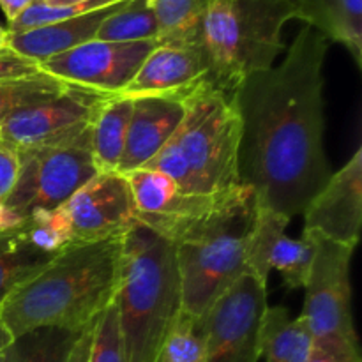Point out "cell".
<instances>
[{
	"label": "cell",
	"instance_id": "6da1fadb",
	"mask_svg": "<svg viewBox=\"0 0 362 362\" xmlns=\"http://www.w3.org/2000/svg\"><path fill=\"white\" fill-rule=\"evenodd\" d=\"M329 41L304 25L278 67L240 83L239 182L257 205L292 219L331 177L324 148V60Z\"/></svg>",
	"mask_w": 362,
	"mask_h": 362
},
{
	"label": "cell",
	"instance_id": "7a4b0ae2",
	"mask_svg": "<svg viewBox=\"0 0 362 362\" xmlns=\"http://www.w3.org/2000/svg\"><path fill=\"white\" fill-rule=\"evenodd\" d=\"M257 198L240 184L218 197L179 198L170 214L141 216L138 223L175 246L182 313L202 318L246 271V243Z\"/></svg>",
	"mask_w": 362,
	"mask_h": 362
},
{
	"label": "cell",
	"instance_id": "3957f363",
	"mask_svg": "<svg viewBox=\"0 0 362 362\" xmlns=\"http://www.w3.org/2000/svg\"><path fill=\"white\" fill-rule=\"evenodd\" d=\"M122 237L71 244L0 304L11 336L35 327L85 329L113 303Z\"/></svg>",
	"mask_w": 362,
	"mask_h": 362
},
{
	"label": "cell",
	"instance_id": "277c9868",
	"mask_svg": "<svg viewBox=\"0 0 362 362\" xmlns=\"http://www.w3.org/2000/svg\"><path fill=\"white\" fill-rule=\"evenodd\" d=\"M113 306L126 362H158L182 311L175 246L136 223L122 237Z\"/></svg>",
	"mask_w": 362,
	"mask_h": 362
},
{
	"label": "cell",
	"instance_id": "5b68a950",
	"mask_svg": "<svg viewBox=\"0 0 362 362\" xmlns=\"http://www.w3.org/2000/svg\"><path fill=\"white\" fill-rule=\"evenodd\" d=\"M240 117L233 98L211 80L184 99V117L141 168L166 173L184 197H218L240 186Z\"/></svg>",
	"mask_w": 362,
	"mask_h": 362
},
{
	"label": "cell",
	"instance_id": "8992f818",
	"mask_svg": "<svg viewBox=\"0 0 362 362\" xmlns=\"http://www.w3.org/2000/svg\"><path fill=\"white\" fill-rule=\"evenodd\" d=\"M292 18L290 0H211L202 32L211 83L233 95L247 76L271 69Z\"/></svg>",
	"mask_w": 362,
	"mask_h": 362
},
{
	"label": "cell",
	"instance_id": "52a82bcc",
	"mask_svg": "<svg viewBox=\"0 0 362 362\" xmlns=\"http://www.w3.org/2000/svg\"><path fill=\"white\" fill-rule=\"evenodd\" d=\"M90 127L64 144L18 152L16 184L6 202L7 212L18 225L34 212L64 205L98 175L92 159Z\"/></svg>",
	"mask_w": 362,
	"mask_h": 362
},
{
	"label": "cell",
	"instance_id": "ba28073f",
	"mask_svg": "<svg viewBox=\"0 0 362 362\" xmlns=\"http://www.w3.org/2000/svg\"><path fill=\"white\" fill-rule=\"evenodd\" d=\"M267 285L244 274L202 317L204 362H258Z\"/></svg>",
	"mask_w": 362,
	"mask_h": 362
},
{
	"label": "cell",
	"instance_id": "9c48e42d",
	"mask_svg": "<svg viewBox=\"0 0 362 362\" xmlns=\"http://www.w3.org/2000/svg\"><path fill=\"white\" fill-rule=\"evenodd\" d=\"M311 233L315 237V258L304 283L306 297L299 318L310 329L313 339L339 338L359 343L350 311V260L354 247Z\"/></svg>",
	"mask_w": 362,
	"mask_h": 362
},
{
	"label": "cell",
	"instance_id": "30bf717a",
	"mask_svg": "<svg viewBox=\"0 0 362 362\" xmlns=\"http://www.w3.org/2000/svg\"><path fill=\"white\" fill-rule=\"evenodd\" d=\"M110 94L69 85L49 101L28 106L0 124V141L16 152L49 147L80 136L92 126Z\"/></svg>",
	"mask_w": 362,
	"mask_h": 362
},
{
	"label": "cell",
	"instance_id": "8fae6325",
	"mask_svg": "<svg viewBox=\"0 0 362 362\" xmlns=\"http://www.w3.org/2000/svg\"><path fill=\"white\" fill-rule=\"evenodd\" d=\"M156 41H88L41 64L42 73L67 85L119 95L127 87Z\"/></svg>",
	"mask_w": 362,
	"mask_h": 362
},
{
	"label": "cell",
	"instance_id": "7c38bea8",
	"mask_svg": "<svg viewBox=\"0 0 362 362\" xmlns=\"http://www.w3.org/2000/svg\"><path fill=\"white\" fill-rule=\"evenodd\" d=\"M60 209L73 244L119 239L138 223L129 186L120 173H98Z\"/></svg>",
	"mask_w": 362,
	"mask_h": 362
},
{
	"label": "cell",
	"instance_id": "4fadbf2b",
	"mask_svg": "<svg viewBox=\"0 0 362 362\" xmlns=\"http://www.w3.org/2000/svg\"><path fill=\"white\" fill-rule=\"evenodd\" d=\"M290 218L257 205L253 226L246 243V271L267 285L269 274L278 271L290 290L304 288L315 258V237L304 230L300 239L286 235Z\"/></svg>",
	"mask_w": 362,
	"mask_h": 362
},
{
	"label": "cell",
	"instance_id": "5bb4252c",
	"mask_svg": "<svg viewBox=\"0 0 362 362\" xmlns=\"http://www.w3.org/2000/svg\"><path fill=\"white\" fill-rule=\"evenodd\" d=\"M303 214L304 230L356 250L362 223V148L331 173Z\"/></svg>",
	"mask_w": 362,
	"mask_h": 362
},
{
	"label": "cell",
	"instance_id": "9a60e30c",
	"mask_svg": "<svg viewBox=\"0 0 362 362\" xmlns=\"http://www.w3.org/2000/svg\"><path fill=\"white\" fill-rule=\"evenodd\" d=\"M205 81H209V62L202 46L156 45L119 95L184 101Z\"/></svg>",
	"mask_w": 362,
	"mask_h": 362
},
{
	"label": "cell",
	"instance_id": "2e32d148",
	"mask_svg": "<svg viewBox=\"0 0 362 362\" xmlns=\"http://www.w3.org/2000/svg\"><path fill=\"white\" fill-rule=\"evenodd\" d=\"M184 117V101L173 98L133 99L126 147L117 173L126 175L147 165L172 138Z\"/></svg>",
	"mask_w": 362,
	"mask_h": 362
},
{
	"label": "cell",
	"instance_id": "e0dca14e",
	"mask_svg": "<svg viewBox=\"0 0 362 362\" xmlns=\"http://www.w3.org/2000/svg\"><path fill=\"white\" fill-rule=\"evenodd\" d=\"M124 2L126 0L90 11L81 16L71 18V20L57 21V23L45 25V27L20 32V34H9L7 46L20 55L35 60L41 66L45 60L52 59L59 53L69 52L83 42L94 41L103 21L117 9H120Z\"/></svg>",
	"mask_w": 362,
	"mask_h": 362
},
{
	"label": "cell",
	"instance_id": "ac0fdd59",
	"mask_svg": "<svg viewBox=\"0 0 362 362\" xmlns=\"http://www.w3.org/2000/svg\"><path fill=\"white\" fill-rule=\"evenodd\" d=\"M296 20L349 49L362 66V0H290Z\"/></svg>",
	"mask_w": 362,
	"mask_h": 362
},
{
	"label": "cell",
	"instance_id": "d6986e66",
	"mask_svg": "<svg viewBox=\"0 0 362 362\" xmlns=\"http://www.w3.org/2000/svg\"><path fill=\"white\" fill-rule=\"evenodd\" d=\"M133 99L112 95L99 108L90 127L92 159L98 173H117L126 147Z\"/></svg>",
	"mask_w": 362,
	"mask_h": 362
},
{
	"label": "cell",
	"instance_id": "ffe728a7",
	"mask_svg": "<svg viewBox=\"0 0 362 362\" xmlns=\"http://www.w3.org/2000/svg\"><path fill=\"white\" fill-rule=\"evenodd\" d=\"M313 336L299 317L283 306L267 308L262 322L260 357L265 362H308Z\"/></svg>",
	"mask_w": 362,
	"mask_h": 362
},
{
	"label": "cell",
	"instance_id": "44dd1931",
	"mask_svg": "<svg viewBox=\"0 0 362 362\" xmlns=\"http://www.w3.org/2000/svg\"><path fill=\"white\" fill-rule=\"evenodd\" d=\"M158 21V45L202 46L211 0H148Z\"/></svg>",
	"mask_w": 362,
	"mask_h": 362
},
{
	"label": "cell",
	"instance_id": "7402d4cb",
	"mask_svg": "<svg viewBox=\"0 0 362 362\" xmlns=\"http://www.w3.org/2000/svg\"><path fill=\"white\" fill-rule=\"evenodd\" d=\"M85 329H30L11 339L4 359L6 362H67Z\"/></svg>",
	"mask_w": 362,
	"mask_h": 362
},
{
	"label": "cell",
	"instance_id": "603a6c76",
	"mask_svg": "<svg viewBox=\"0 0 362 362\" xmlns=\"http://www.w3.org/2000/svg\"><path fill=\"white\" fill-rule=\"evenodd\" d=\"M53 257L55 255L37 250L25 237L20 225L0 232V304L18 285L45 267Z\"/></svg>",
	"mask_w": 362,
	"mask_h": 362
},
{
	"label": "cell",
	"instance_id": "cb8c5ba5",
	"mask_svg": "<svg viewBox=\"0 0 362 362\" xmlns=\"http://www.w3.org/2000/svg\"><path fill=\"white\" fill-rule=\"evenodd\" d=\"M98 41L136 42L158 39V21L148 0H126L110 14L95 34Z\"/></svg>",
	"mask_w": 362,
	"mask_h": 362
},
{
	"label": "cell",
	"instance_id": "d4e9b609",
	"mask_svg": "<svg viewBox=\"0 0 362 362\" xmlns=\"http://www.w3.org/2000/svg\"><path fill=\"white\" fill-rule=\"evenodd\" d=\"M136 216L165 214L179 197V187L166 173L151 168H138L126 173Z\"/></svg>",
	"mask_w": 362,
	"mask_h": 362
},
{
	"label": "cell",
	"instance_id": "484cf974",
	"mask_svg": "<svg viewBox=\"0 0 362 362\" xmlns=\"http://www.w3.org/2000/svg\"><path fill=\"white\" fill-rule=\"evenodd\" d=\"M67 87L69 85L42 71L34 76L0 81V124L20 110L57 98Z\"/></svg>",
	"mask_w": 362,
	"mask_h": 362
},
{
	"label": "cell",
	"instance_id": "4316f807",
	"mask_svg": "<svg viewBox=\"0 0 362 362\" xmlns=\"http://www.w3.org/2000/svg\"><path fill=\"white\" fill-rule=\"evenodd\" d=\"M117 2H122V0H87V2L78 4H53L35 0L13 23H7V30H9V34H20V32L45 27V25L57 23V21L71 20V18L81 16V14H87L90 11L101 9V7L112 6Z\"/></svg>",
	"mask_w": 362,
	"mask_h": 362
},
{
	"label": "cell",
	"instance_id": "83f0119b",
	"mask_svg": "<svg viewBox=\"0 0 362 362\" xmlns=\"http://www.w3.org/2000/svg\"><path fill=\"white\" fill-rule=\"evenodd\" d=\"M20 228L25 237L45 253L57 255L73 244L69 225L60 207L34 212L20 223Z\"/></svg>",
	"mask_w": 362,
	"mask_h": 362
},
{
	"label": "cell",
	"instance_id": "f1b7e54d",
	"mask_svg": "<svg viewBox=\"0 0 362 362\" xmlns=\"http://www.w3.org/2000/svg\"><path fill=\"white\" fill-rule=\"evenodd\" d=\"M163 362H204L202 318L180 311L161 352Z\"/></svg>",
	"mask_w": 362,
	"mask_h": 362
},
{
	"label": "cell",
	"instance_id": "f546056e",
	"mask_svg": "<svg viewBox=\"0 0 362 362\" xmlns=\"http://www.w3.org/2000/svg\"><path fill=\"white\" fill-rule=\"evenodd\" d=\"M88 362H126L119 315L113 304H110L95 322Z\"/></svg>",
	"mask_w": 362,
	"mask_h": 362
},
{
	"label": "cell",
	"instance_id": "4dcf8cb0",
	"mask_svg": "<svg viewBox=\"0 0 362 362\" xmlns=\"http://www.w3.org/2000/svg\"><path fill=\"white\" fill-rule=\"evenodd\" d=\"M18 152L9 145L0 141V232L16 228L18 223L9 216L6 209V202L16 184L18 177Z\"/></svg>",
	"mask_w": 362,
	"mask_h": 362
},
{
	"label": "cell",
	"instance_id": "1f68e13d",
	"mask_svg": "<svg viewBox=\"0 0 362 362\" xmlns=\"http://www.w3.org/2000/svg\"><path fill=\"white\" fill-rule=\"evenodd\" d=\"M308 362H362L359 343L339 338L313 339Z\"/></svg>",
	"mask_w": 362,
	"mask_h": 362
},
{
	"label": "cell",
	"instance_id": "d6a6232c",
	"mask_svg": "<svg viewBox=\"0 0 362 362\" xmlns=\"http://www.w3.org/2000/svg\"><path fill=\"white\" fill-rule=\"evenodd\" d=\"M41 73V66L35 60L20 55L9 46L0 48V81L18 80Z\"/></svg>",
	"mask_w": 362,
	"mask_h": 362
},
{
	"label": "cell",
	"instance_id": "836d02e7",
	"mask_svg": "<svg viewBox=\"0 0 362 362\" xmlns=\"http://www.w3.org/2000/svg\"><path fill=\"white\" fill-rule=\"evenodd\" d=\"M98 322V320H95ZM95 322L94 324L88 325L81 336L78 338L76 345H74L73 352H71V357L67 362H88V354H90V346H92V338H94V327H95Z\"/></svg>",
	"mask_w": 362,
	"mask_h": 362
},
{
	"label": "cell",
	"instance_id": "e575fe53",
	"mask_svg": "<svg viewBox=\"0 0 362 362\" xmlns=\"http://www.w3.org/2000/svg\"><path fill=\"white\" fill-rule=\"evenodd\" d=\"M34 2L35 0H0V9H2L4 16H6L7 23H13Z\"/></svg>",
	"mask_w": 362,
	"mask_h": 362
},
{
	"label": "cell",
	"instance_id": "d590c367",
	"mask_svg": "<svg viewBox=\"0 0 362 362\" xmlns=\"http://www.w3.org/2000/svg\"><path fill=\"white\" fill-rule=\"evenodd\" d=\"M11 339H13V336H11V332L7 331V327L4 325L2 318H0V362H6L4 359V352H6L7 345L11 343Z\"/></svg>",
	"mask_w": 362,
	"mask_h": 362
},
{
	"label": "cell",
	"instance_id": "8d00e7d4",
	"mask_svg": "<svg viewBox=\"0 0 362 362\" xmlns=\"http://www.w3.org/2000/svg\"><path fill=\"white\" fill-rule=\"evenodd\" d=\"M7 37H9V30L6 27H0V42H7Z\"/></svg>",
	"mask_w": 362,
	"mask_h": 362
},
{
	"label": "cell",
	"instance_id": "74e56055",
	"mask_svg": "<svg viewBox=\"0 0 362 362\" xmlns=\"http://www.w3.org/2000/svg\"><path fill=\"white\" fill-rule=\"evenodd\" d=\"M46 2H53V4H78V2H87V0H46Z\"/></svg>",
	"mask_w": 362,
	"mask_h": 362
},
{
	"label": "cell",
	"instance_id": "f35d334b",
	"mask_svg": "<svg viewBox=\"0 0 362 362\" xmlns=\"http://www.w3.org/2000/svg\"><path fill=\"white\" fill-rule=\"evenodd\" d=\"M4 46H7V42H0V48H4Z\"/></svg>",
	"mask_w": 362,
	"mask_h": 362
},
{
	"label": "cell",
	"instance_id": "ab89813d",
	"mask_svg": "<svg viewBox=\"0 0 362 362\" xmlns=\"http://www.w3.org/2000/svg\"><path fill=\"white\" fill-rule=\"evenodd\" d=\"M37 2H46V0H37Z\"/></svg>",
	"mask_w": 362,
	"mask_h": 362
},
{
	"label": "cell",
	"instance_id": "60d3db41",
	"mask_svg": "<svg viewBox=\"0 0 362 362\" xmlns=\"http://www.w3.org/2000/svg\"><path fill=\"white\" fill-rule=\"evenodd\" d=\"M158 362H163V361H161V359H159V361H158Z\"/></svg>",
	"mask_w": 362,
	"mask_h": 362
}]
</instances>
